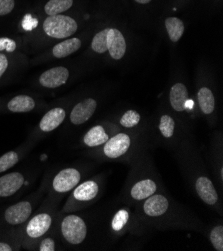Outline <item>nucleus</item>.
<instances>
[{
	"label": "nucleus",
	"instance_id": "nucleus-1",
	"mask_svg": "<svg viewBox=\"0 0 223 251\" xmlns=\"http://www.w3.org/2000/svg\"><path fill=\"white\" fill-rule=\"evenodd\" d=\"M136 214L151 233L183 230L205 233V223L190 209L166 192H158L134 207Z\"/></svg>",
	"mask_w": 223,
	"mask_h": 251
},
{
	"label": "nucleus",
	"instance_id": "nucleus-2",
	"mask_svg": "<svg viewBox=\"0 0 223 251\" xmlns=\"http://www.w3.org/2000/svg\"><path fill=\"white\" fill-rule=\"evenodd\" d=\"M172 154L174 155L192 192L202 203L222 217L221 193L210 176L199 150L196 147L194 138L191 137L185 140Z\"/></svg>",
	"mask_w": 223,
	"mask_h": 251
},
{
	"label": "nucleus",
	"instance_id": "nucleus-3",
	"mask_svg": "<svg viewBox=\"0 0 223 251\" xmlns=\"http://www.w3.org/2000/svg\"><path fill=\"white\" fill-rule=\"evenodd\" d=\"M129 167V172L120 194L122 203L135 207L147 198L165 190L150 149L145 150Z\"/></svg>",
	"mask_w": 223,
	"mask_h": 251
},
{
	"label": "nucleus",
	"instance_id": "nucleus-4",
	"mask_svg": "<svg viewBox=\"0 0 223 251\" xmlns=\"http://www.w3.org/2000/svg\"><path fill=\"white\" fill-rule=\"evenodd\" d=\"M99 241L110 246L126 236L141 238L151 233L135 212L134 207L119 203L97 213Z\"/></svg>",
	"mask_w": 223,
	"mask_h": 251
},
{
	"label": "nucleus",
	"instance_id": "nucleus-5",
	"mask_svg": "<svg viewBox=\"0 0 223 251\" xmlns=\"http://www.w3.org/2000/svg\"><path fill=\"white\" fill-rule=\"evenodd\" d=\"M148 149L151 150L144 132L120 129L102 146L89 150L88 155L97 161L130 165Z\"/></svg>",
	"mask_w": 223,
	"mask_h": 251
},
{
	"label": "nucleus",
	"instance_id": "nucleus-6",
	"mask_svg": "<svg viewBox=\"0 0 223 251\" xmlns=\"http://www.w3.org/2000/svg\"><path fill=\"white\" fill-rule=\"evenodd\" d=\"M145 135L150 148L162 147L171 153L187 139L193 137L192 129L176 115L161 112L155 120L147 122Z\"/></svg>",
	"mask_w": 223,
	"mask_h": 251
},
{
	"label": "nucleus",
	"instance_id": "nucleus-7",
	"mask_svg": "<svg viewBox=\"0 0 223 251\" xmlns=\"http://www.w3.org/2000/svg\"><path fill=\"white\" fill-rule=\"evenodd\" d=\"M60 234L70 246L82 247L84 244H88L89 248H97L98 243H100L97 212L65 215L60 222Z\"/></svg>",
	"mask_w": 223,
	"mask_h": 251
},
{
	"label": "nucleus",
	"instance_id": "nucleus-8",
	"mask_svg": "<svg viewBox=\"0 0 223 251\" xmlns=\"http://www.w3.org/2000/svg\"><path fill=\"white\" fill-rule=\"evenodd\" d=\"M106 189V175L100 173L83 179L71 191L64 210L66 212L81 211L91 207L102 197Z\"/></svg>",
	"mask_w": 223,
	"mask_h": 251
},
{
	"label": "nucleus",
	"instance_id": "nucleus-9",
	"mask_svg": "<svg viewBox=\"0 0 223 251\" xmlns=\"http://www.w3.org/2000/svg\"><path fill=\"white\" fill-rule=\"evenodd\" d=\"M93 166L86 167H66L61 169L53 177L51 187L55 193L66 194L71 192L84 178L88 171H92Z\"/></svg>",
	"mask_w": 223,
	"mask_h": 251
},
{
	"label": "nucleus",
	"instance_id": "nucleus-10",
	"mask_svg": "<svg viewBox=\"0 0 223 251\" xmlns=\"http://www.w3.org/2000/svg\"><path fill=\"white\" fill-rule=\"evenodd\" d=\"M120 128L113 121H103L97 123L89 129L81 137V146L89 150L96 149L106 143L110 137L117 133Z\"/></svg>",
	"mask_w": 223,
	"mask_h": 251
},
{
	"label": "nucleus",
	"instance_id": "nucleus-11",
	"mask_svg": "<svg viewBox=\"0 0 223 251\" xmlns=\"http://www.w3.org/2000/svg\"><path fill=\"white\" fill-rule=\"evenodd\" d=\"M77 29V22L66 15L49 16L43 22V30L46 35L55 39H66L75 33Z\"/></svg>",
	"mask_w": 223,
	"mask_h": 251
},
{
	"label": "nucleus",
	"instance_id": "nucleus-12",
	"mask_svg": "<svg viewBox=\"0 0 223 251\" xmlns=\"http://www.w3.org/2000/svg\"><path fill=\"white\" fill-rule=\"evenodd\" d=\"M127 52L126 38L119 29L114 27H107L103 53H108L110 58L118 61L125 56Z\"/></svg>",
	"mask_w": 223,
	"mask_h": 251
},
{
	"label": "nucleus",
	"instance_id": "nucleus-13",
	"mask_svg": "<svg viewBox=\"0 0 223 251\" xmlns=\"http://www.w3.org/2000/svg\"><path fill=\"white\" fill-rule=\"evenodd\" d=\"M169 105L174 111V114H186L193 110L194 103L189 98V93L186 85L183 82H176L169 90Z\"/></svg>",
	"mask_w": 223,
	"mask_h": 251
},
{
	"label": "nucleus",
	"instance_id": "nucleus-14",
	"mask_svg": "<svg viewBox=\"0 0 223 251\" xmlns=\"http://www.w3.org/2000/svg\"><path fill=\"white\" fill-rule=\"evenodd\" d=\"M223 140L222 132L216 131L210 145V165L213 170L214 179L222 193L223 187Z\"/></svg>",
	"mask_w": 223,
	"mask_h": 251
},
{
	"label": "nucleus",
	"instance_id": "nucleus-15",
	"mask_svg": "<svg viewBox=\"0 0 223 251\" xmlns=\"http://www.w3.org/2000/svg\"><path fill=\"white\" fill-rule=\"evenodd\" d=\"M53 217L48 212H40L27 220L25 235L30 240L42 238L52 226Z\"/></svg>",
	"mask_w": 223,
	"mask_h": 251
},
{
	"label": "nucleus",
	"instance_id": "nucleus-16",
	"mask_svg": "<svg viewBox=\"0 0 223 251\" xmlns=\"http://www.w3.org/2000/svg\"><path fill=\"white\" fill-rule=\"evenodd\" d=\"M98 102L93 97H87L80 102L73 106L70 115L69 121L74 126H81V125L88 122L94 113L97 110Z\"/></svg>",
	"mask_w": 223,
	"mask_h": 251
},
{
	"label": "nucleus",
	"instance_id": "nucleus-17",
	"mask_svg": "<svg viewBox=\"0 0 223 251\" xmlns=\"http://www.w3.org/2000/svg\"><path fill=\"white\" fill-rule=\"evenodd\" d=\"M33 212V204L31 201H19L15 204L10 205L4 211L3 218L5 222L11 226L21 225L27 222Z\"/></svg>",
	"mask_w": 223,
	"mask_h": 251
},
{
	"label": "nucleus",
	"instance_id": "nucleus-18",
	"mask_svg": "<svg viewBox=\"0 0 223 251\" xmlns=\"http://www.w3.org/2000/svg\"><path fill=\"white\" fill-rule=\"evenodd\" d=\"M197 104L200 112L206 117L208 123L213 125L215 123L216 113V99L213 91L207 86H201L197 90Z\"/></svg>",
	"mask_w": 223,
	"mask_h": 251
},
{
	"label": "nucleus",
	"instance_id": "nucleus-19",
	"mask_svg": "<svg viewBox=\"0 0 223 251\" xmlns=\"http://www.w3.org/2000/svg\"><path fill=\"white\" fill-rule=\"evenodd\" d=\"M121 130H129V131H146L147 121L143 120L141 114L134 109H128L121 113V115L116 119L112 120Z\"/></svg>",
	"mask_w": 223,
	"mask_h": 251
},
{
	"label": "nucleus",
	"instance_id": "nucleus-20",
	"mask_svg": "<svg viewBox=\"0 0 223 251\" xmlns=\"http://www.w3.org/2000/svg\"><path fill=\"white\" fill-rule=\"evenodd\" d=\"M69 70L64 66H57L44 71L39 77V83L49 89H54L65 84L69 78Z\"/></svg>",
	"mask_w": 223,
	"mask_h": 251
},
{
	"label": "nucleus",
	"instance_id": "nucleus-21",
	"mask_svg": "<svg viewBox=\"0 0 223 251\" xmlns=\"http://www.w3.org/2000/svg\"><path fill=\"white\" fill-rule=\"evenodd\" d=\"M25 184V176L18 171L10 172L0 177V197L16 194Z\"/></svg>",
	"mask_w": 223,
	"mask_h": 251
},
{
	"label": "nucleus",
	"instance_id": "nucleus-22",
	"mask_svg": "<svg viewBox=\"0 0 223 251\" xmlns=\"http://www.w3.org/2000/svg\"><path fill=\"white\" fill-rule=\"evenodd\" d=\"M66 118V111L62 107H55L44 114L39 122V129L48 133L57 129Z\"/></svg>",
	"mask_w": 223,
	"mask_h": 251
},
{
	"label": "nucleus",
	"instance_id": "nucleus-23",
	"mask_svg": "<svg viewBox=\"0 0 223 251\" xmlns=\"http://www.w3.org/2000/svg\"><path fill=\"white\" fill-rule=\"evenodd\" d=\"M82 41L78 37H73V38H67L64 41H61L57 43L52 48V55L56 58H64L67 57L74 52L78 51L81 48Z\"/></svg>",
	"mask_w": 223,
	"mask_h": 251
},
{
	"label": "nucleus",
	"instance_id": "nucleus-24",
	"mask_svg": "<svg viewBox=\"0 0 223 251\" xmlns=\"http://www.w3.org/2000/svg\"><path fill=\"white\" fill-rule=\"evenodd\" d=\"M7 108L13 113H25L35 108V101L28 95H17L8 102Z\"/></svg>",
	"mask_w": 223,
	"mask_h": 251
},
{
	"label": "nucleus",
	"instance_id": "nucleus-25",
	"mask_svg": "<svg viewBox=\"0 0 223 251\" xmlns=\"http://www.w3.org/2000/svg\"><path fill=\"white\" fill-rule=\"evenodd\" d=\"M165 28L170 41L176 43L184 34L185 25L183 21L177 17H168L165 19Z\"/></svg>",
	"mask_w": 223,
	"mask_h": 251
},
{
	"label": "nucleus",
	"instance_id": "nucleus-26",
	"mask_svg": "<svg viewBox=\"0 0 223 251\" xmlns=\"http://www.w3.org/2000/svg\"><path fill=\"white\" fill-rule=\"evenodd\" d=\"M215 251H223V224L221 221L206 226L205 233Z\"/></svg>",
	"mask_w": 223,
	"mask_h": 251
},
{
	"label": "nucleus",
	"instance_id": "nucleus-27",
	"mask_svg": "<svg viewBox=\"0 0 223 251\" xmlns=\"http://www.w3.org/2000/svg\"><path fill=\"white\" fill-rule=\"evenodd\" d=\"M73 5V0H49L44 6V11L48 16L58 15L68 10Z\"/></svg>",
	"mask_w": 223,
	"mask_h": 251
},
{
	"label": "nucleus",
	"instance_id": "nucleus-28",
	"mask_svg": "<svg viewBox=\"0 0 223 251\" xmlns=\"http://www.w3.org/2000/svg\"><path fill=\"white\" fill-rule=\"evenodd\" d=\"M19 161V155L17 151H8L0 157V173L12 168Z\"/></svg>",
	"mask_w": 223,
	"mask_h": 251
},
{
	"label": "nucleus",
	"instance_id": "nucleus-29",
	"mask_svg": "<svg viewBox=\"0 0 223 251\" xmlns=\"http://www.w3.org/2000/svg\"><path fill=\"white\" fill-rule=\"evenodd\" d=\"M17 44L13 39L8 37H1L0 38V51H7L13 52L16 49Z\"/></svg>",
	"mask_w": 223,
	"mask_h": 251
},
{
	"label": "nucleus",
	"instance_id": "nucleus-30",
	"mask_svg": "<svg viewBox=\"0 0 223 251\" xmlns=\"http://www.w3.org/2000/svg\"><path fill=\"white\" fill-rule=\"evenodd\" d=\"M38 250H40V251H55L56 250V242L51 237L42 238L38 245Z\"/></svg>",
	"mask_w": 223,
	"mask_h": 251
},
{
	"label": "nucleus",
	"instance_id": "nucleus-31",
	"mask_svg": "<svg viewBox=\"0 0 223 251\" xmlns=\"http://www.w3.org/2000/svg\"><path fill=\"white\" fill-rule=\"evenodd\" d=\"M37 25H38V20L35 17H32L30 14H26L25 16H24L23 21H22V27L24 29L27 31H30V30L36 28Z\"/></svg>",
	"mask_w": 223,
	"mask_h": 251
},
{
	"label": "nucleus",
	"instance_id": "nucleus-32",
	"mask_svg": "<svg viewBox=\"0 0 223 251\" xmlns=\"http://www.w3.org/2000/svg\"><path fill=\"white\" fill-rule=\"evenodd\" d=\"M15 5L14 0H0V16L9 14Z\"/></svg>",
	"mask_w": 223,
	"mask_h": 251
},
{
	"label": "nucleus",
	"instance_id": "nucleus-33",
	"mask_svg": "<svg viewBox=\"0 0 223 251\" xmlns=\"http://www.w3.org/2000/svg\"><path fill=\"white\" fill-rule=\"evenodd\" d=\"M8 67V58L5 54L0 53V78H1L4 72Z\"/></svg>",
	"mask_w": 223,
	"mask_h": 251
},
{
	"label": "nucleus",
	"instance_id": "nucleus-34",
	"mask_svg": "<svg viewBox=\"0 0 223 251\" xmlns=\"http://www.w3.org/2000/svg\"><path fill=\"white\" fill-rule=\"evenodd\" d=\"M12 246L4 241H0V251H12Z\"/></svg>",
	"mask_w": 223,
	"mask_h": 251
},
{
	"label": "nucleus",
	"instance_id": "nucleus-35",
	"mask_svg": "<svg viewBox=\"0 0 223 251\" xmlns=\"http://www.w3.org/2000/svg\"><path fill=\"white\" fill-rule=\"evenodd\" d=\"M134 1H136L137 3H140V4H147V3H149L151 0H134Z\"/></svg>",
	"mask_w": 223,
	"mask_h": 251
}]
</instances>
